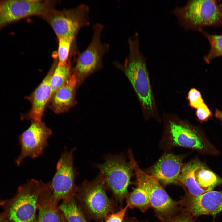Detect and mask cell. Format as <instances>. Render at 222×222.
<instances>
[{
	"label": "cell",
	"instance_id": "1",
	"mask_svg": "<svg viewBox=\"0 0 222 222\" xmlns=\"http://www.w3.org/2000/svg\"><path fill=\"white\" fill-rule=\"evenodd\" d=\"M139 35L135 32L127 39L128 54L122 63L115 61L114 66L121 70L130 82L143 110L153 113L154 101L146 59L140 49Z\"/></svg>",
	"mask_w": 222,
	"mask_h": 222
},
{
	"label": "cell",
	"instance_id": "2",
	"mask_svg": "<svg viewBox=\"0 0 222 222\" xmlns=\"http://www.w3.org/2000/svg\"><path fill=\"white\" fill-rule=\"evenodd\" d=\"M172 12L186 30L199 31L205 26H222V7L216 0H189Z\"/></svg>",
	"mask_w": 222,
	"mask_h": 222
},
{
	"label": "cell",
	"instance_id": "3",
	"mask_svg": "<svg viewBox=\"0 0 222 222\" xmlns=\"http://www.w3.org/2000/svg\"><path fill=\"white\" fill-rule=\"evenodd\" d=\"M107 187L99 174L94 179L84 180L74 195L82 212L94 220H102L113 213V204L108 197Z\"/></svg>",
	"mask_w": 222,
	"mask_h": 222
},
{
	"label": "cell",
	"instance_id": "4",
	"mask_svg": "<svg viewBox=\"0 0 222 222\" xmlns=\"http://www.w3.org/2000/svg\"><path fill=\"white\" fill-rule=\"evenodd\" d=\"M104 159L103 163L96 164V167L99 170L107 188L121 204L128 193V188L134 175L133 168L123 154H108Z\"/></svg>",
	"mask_w": 222,
	"mask_h": 222
},
{
	"label": "cell",
	"instance_id": "5",
	"mask_svg": "<svg viewBox=\"0 0 222 222\" xmlns=\"http://www.w3.org/2000/svg\"><path fill=\"white\" fill-rule=\"evenodd\" d=\"M129 161L134 169L136 185L148 193L150 207L154 209L156 216L163 221L172 217L180 202L172 199L155 177L142 171L134 156L130 158Z\"/></svg>",
	"mask_w": 222,
	"mask_h": 222
},
{
	"label": "cell",
	"instance_id": "6",
	"mask_svg": "<svg viewBox=\"0 0 222 222\" xmlns=\"http://www.w3.org/2000/svg\"><path fill=\"white\" fill-rule=\"evenodd\" d=\"M51 186L34 179L28 180L20 187L9 212L11 222H35L39 202L43 193Z\"/></svg>",
	"mask_w": 222,
	"mask_h": 222
},
{
	"label": "cell",
	"instance_id": "7",
	"mask_svg": "<svg viewBox=\"0 0 222 222\" xmlns=\"http://www.w3.org/2000/svg\"><path fill=\"white\" fill-rule=\"evenodd\" d=\"M90 8L85 4L62 10L53 8L43 17L49 23L57 38L68 36L75 38L80 30L89 26Z\"/></svg>",
	"mask_w": 222,
	"mask_h": 222
},
{
	"label": "cell",
	"instance_id": "8",
	"mask_svg": "<svg viewBox=\"0 0 222 222\" xmlns=\"http://www.w3.org/2000/svg\"><path fill=\"white\" fill-rule=\"evenodd\" d=\"M103 24L97 23L92 25V35L86 49L78 53L74 68V73L78 83L102 66L104 57L109 52L110 46L102 42L101 35Z\"/></svg>",
	"mask_w": 222,
	"mask_h": 222
},
{
	"label": "cell",
	"instance_id": "9",
	"mask_svg": "<svg viewBox=\"0 0 222 222\" xmlns=\"http://www.w3.org/2000/svg\"><path fill=\"white\" fill-rule=\"evenodd\" d=\"M75 148L69 152L62 153L56 167V171L51 182V199L57 205L59 202L74 196L77 187L75 183L76 172L73 165V153Z\"/></svg>",
	"mask_w": 222,
	"mask_h": 222
},
{
	"label": "cell",
	"instance_id": "10",
	"mask_svg": "<svg viewBox=\"0 0 222 222\" xmlns=\"http://www.w3.org/2000/svg\"><path fill=\"white\" fill-rule=\"evenodd\" d=\"M53 2L38 0H0V30L26 17L43 16L53 8Z\"/></svg>",
	"mask_w": 222,
	"mask_h": 222
},
{
	"label": "cell",
	"instance_id": "11",
	"mask_svg": "<svg viewBox=\"0 0 222 222\" xmlns=\"http://www.w3.org/2000/svg\"><path fill=\"white\" fill-rule=\"evenodd\" d=\"M52 133V130L44 122H32L30 127L19 137L21 152L15 160L16 164L20 165L27 157L35 158L42 154L48 146V139Z\"/></svg>",
	"mask_w": 222,
	"mask_h": 222
},
{
	"label": "cell",
	"instance_id": "12",
	"mask_svg": "<svg viewBox=\"0 0 222 222\" xmlns=\"http://www.w3.org/2000/svg\"><path fill=\"white\" fill-rule=\"evenodd\" d=\"M193 217L215 216L222 212V191H210L198 196L188 195L181 202Z\"/></svg>",
	"mask_w": 222,
	"mask_h": 222
},
{
	"label": "cell",
	"instance_id": "13",
	"mask_svg": "<svg viewBox=\"0 0 222 222\" xmlns=\"http://www.w3.org/2000/svg\"><path fill=\"white\" fill-rule=\"evenodd\" d=\"M183 158L171 153L165 154L151 168V175L165 185L179 183V177L184 164Z\"/></svg>",
	"mask_w": 222,
	"mask_h": 222
},
{
	"label": "cell",
	"instance_id": "14",
	"mask_svg": "<svg viewBox=\"0 0 222 222\" xmlns=\"http://www.w3.org/2000/svg\"><path fill=\"white\" fill-rule=\"evenodd\" d=\"M168 138L172 146L202 150L204 147L196 130L187 123L170 121Z\"/></svg>",
	"mask_w": 222,
	"mask_h": 222
},
{
	"label": "cell",
	"instance_id": "15",
	"mask_svg": "<svg viewBox=\"0 0 222 222\" xmlns=\"http://www.w3.org/2000/svg\"><path fill=\"white\" fill-rule=\"evenodd\" d=\"M56 67L54 63L42 82L32 94L27 97L32 105L26 118L32 122L41 121L45 106L51 97L50 81Z\"/></svg>",
	"mask_w": 222,
	"mask_h": 222
},
{
	"label": "cell",
	"instance_id": "16",
	"mask_svg": "<svg viewBox=\"0 0 222 222\" xmlns=\"http://www.w3.org/2000/svg\"><path fill=\"white\" fill-rule=\"evenodd\" d=\"M78 83L77 78L73 73L53 95L51 107L56 113L66 112L74 105L75 89Z\"/></svg>",
	"mask_w": 222,
	"mask_h": 222
},
{
	"label": "cell",
	"instance_id": "17",
	"mask_svg": "<svg viewBox=\"0 0 222 222\" xmlns=\"http://www.w3.org/2000/svg\"><path fill=\"white\" fill-rule=\"evenodd\" d=\"M51 186L41 195L39 202L38 215L35 222H62L61 213L51 199Z\"/></svg>",
	"mask_w": 222,
	"mask_h": 222
},
{
	"label": "cell",
	"instance_id": "18",
	"mask_svg": "<svg viewBox=\"0 0 222 222\" xmlns=\"http://www.w3.org/2000/svg\"><path fill=\"white\" fill-rule=\"evenodd\" d=\"M198 160H194L184 164L179 179V183L187 188L190 195L198 196L207 191L196 183L194 174Z\"/></svg>",
	"mask_w": 222,
	"mask_h": 222
},
{
	"label": "cell",
	"instance_id": "19",
	"mask_svg": "<svg viewBox=\"0 0 222 222\" xmlns=\"http://www.w3.org/2000/svg\"><path fill=\"white\" fill-rule=\"evenodd\" d=\"M194 174L196 183L207 192L222 182V180L198 161Z\"/></svg>",
	"mask_w": 222,
	"mask_h": 222
},
{
	"label": "cell",
	"instance_id": "20",
	"mask_svg": "<svg viewBox=\"0 0 222 222\" xmlns=\"http://www.w3.org/2000/svg\"><path fill=\"white\" fill-rule=\"evenodd\" d=\"M58 208L67 222H88L74 196L63 200Z\"/></svg>",
	"mask_w": 222,
	"mask_h": 222
},
{
	"label": "cell",
	"instance_id": "21",
	"mask_svg": "<svg viewBox=\"0 0 222 222\" xmlns=\"http://www.w3.org/2000/svg\"><path fill=\"white\" fill-rule=\"evenodd\" d=\"M126 202L128 208H138L145 212L150 207L149 195L142 188L136 185L132 191L128 193L126 197Z\"/></svg>",
	"mask_w": 222,
	"mask_h": 222
},
{
	"label": "cell",
	"instance_id": "22",
	"mask_svg": "<svg viewBox=\"0 0 222 222\" xmlns=\"http://www.w3.org/2000/svg\"><path fill=\"white\" fill-rule=\"evenodd\" d=\"M69 64L67 63L60 64L58 63L52 75L51 81V97L66 82L70 77Z\"/></svg>",
	"mask_w": 222,
	"mask_h": 222
},
{
	"label": "cell",
	"instance_id": "23",
	"mask_svg": "<svg viewBox=\"0 0 222 222\" xmlns=\"http://www.w3.org/2000/svg\"><path fill=\"white\" fill-rule=\"evenodd\" d=\"M202 33L209 41L210 48L204 60L209 64L213 59L222 56V35L210 34L203 29L199 31Z\"/></svg>",
	"mask_w": 222,
	"mask_h": 222
},
{
	"label": "cell",
	"instance_id": "24",
	"mask_svg": "<svg viewBox=\"0 0 222 222\" xmlns=\"http://www.w3.org/2000/svg\"><path fill=\"white\" fill-rule=\"evenodd\" d=\"M75 39L72 37L68 36L58 38L57 56L59 63L64 64L67 63L71 47Z\"/></svg>",
	"mask_w": 222,
	"mask_h": 222
},
{
	"label": "cell",
	"instance_id": "25",
	"mask_svg": "<svg viewBox=\"0 0 222 222\" xmlns=\"http://www.w3.org/2000/svg\"><path fill=\"white\" fill-rule=\"evenodd\" d=\"M187 99L190 106L196 109L204 103L200 92L195 88H191L189 91Z\"/></svg>",
	"mask_w": 222,
	"mask_h": 222
},
{
	"label": "cell",
	"instance_id": "26",
	"mask_svg": "<svg viewBox=\"0 0 222 222\" xmlns=\"http://www.w3.org/2000/svg\"><path fill=\"white\" fill-rule=\"evenodd\" d=\"M196 115L201 122L208 121L212 116V113L207 105L204 103L197 109Z\"/></svg>",
	"mask_w": 222,
	"mask_h": 222
},
{
	"label": "cell",
	"instance_id": "27",
	"mask_svg": "<svg viewBox=\"0 0 222 222\" xmlns=\"http://www.w3.org/2000/svg\"><path fill=\"white\" fill-rule=\"evenodd\" d=\"M128 207L127 205L116 213H113L105 219V222H123V220Z\"/></svg>",
	"mask_w": 222,
	"mask_h": 222
},
{
	"label": "cell",
	"instance_id": "28",
	"mask_svg": "<svg viewBox=\"0 0 222 222\" xmlns=\"http://www.w3.org/2000/svg\"><path fill=\"white\" fill-rule=\"evenodd\" d=\"M193 217L189 213L184 211L181 214L164 222H195Z\"/></svg>",
	"mask_w": 222,
	"mask_h": 222
},
{
	"label": "cell",
	"instance_id": "29",
	"mask_svg": "<svg viewBox=\"0 0 222 222\" xmlns=\"http://www.w3.org/2000/svg\"><path fill=\"white\" fill-rule=\"evenodd\" d=\"M214 116L217 119L220 121L222 124V111L217 109H216Z\"/></svg>",
	"mask_w": 222,
	"mask_h": 222
},
{
	"label": "cell",
	"instance_id": "30",
	"mask_svg": "<svg viewBox=\"0 0 222 222\" xmlns=\"http://www.w3.org/2000/svg\"><path fill=\"white\" fill-rule=\"evenodd\" d=\"M61 217L62 220V222H67L64 217L63 214L61 213Z\"/></svg>",
	"mask_w": 222,
	"mask_h": 222
},
{
	"label": "cell",
	"instance_id": "31",
	"mask_svg": "<svg viewBox=\"0 0 222 222\" xmlns=\"http://www.w3.org/2000/svg\"><path fill=\"white\" fill-rule=\"evenodd\" d=\"M130 222H140L138 221L137 219H132L131 220Z\"/></svg>",
	"mask_w": 222,
	"mask_h": 222
},
{
	"label": "cell",
	"instance_id": "32",
	"mask_svg": "<svg viewBox=\"0 0 222 222\" xmlns=\"http://www.w3.org/2000/svg\"><path fill=\"white\" fill-rule=\"evenodd\" d=\"M0 222H6L5 220L2 217H0Z\"/></svg>",
	"mask_w": 222,
	"mask_h": 222
},
{
	"label": "cell",
	"instance_id": "33",
	"mask_svg": "<svg viewBox=\"0 0 222 222\" xmlns=\"http://www.w3.org/2000/svg\"><path fill=\"white\" fill-rule=\"evenodd\" d=\"M4 202H3L1 200V199H0V205H2Z\"/></svg>",
	"mask_w": 222,
	"mask_h": 222
}]
</instances>
